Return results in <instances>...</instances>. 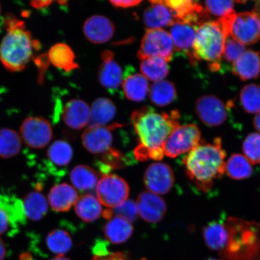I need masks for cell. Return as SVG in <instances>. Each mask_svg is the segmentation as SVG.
I'll use <instances>...</instances> for the list:
<instances>
[{
    "label": "cell",
    "instance_id": "cell-1",
    "mask_svg": "<svg viewBox=\"0 0 260 260\" xmlns=\"http://www.w3.org/2000/svg\"><path fill=\"white\" fill-rule=\"evenodd\" d=\"M179 118L177 110H172L170 114L157 113L148 106L133 112L131 119L139 142L135 150L136 160H161L165 155L162 147L165 142L180 125Z\"/></svg>",
    "mask_w": 260,
    "mask_h": 260
},
{
    "label": "cell",
    "instance_id": "cell-2",
    "mask_svg": "<svg viewBox=\"0 0 260 260\" xmlns=\"http://www.w3.org/2000/svg\"><path fill=\"white\" fill-rule=\"evenodd\" d=\"M225 157L220 138H216L213 143L199 144L184 158L185 171L198 189L207 192L214 181L225 174Z\"/></svg>",
    "mask_w": 260,
    "mask_h": 260
},
{
    "label": "cell",
    "instance_id": "cell-3",
    "mask_svg": "<svg viewBox=\"0 0 260 260\" xmlns=\"http://www.w3.org/2000/svg\"><path fill=\"white\" fill-rule=\"evenodd\" d=\"M4 24L7 34L0 44V60L11 72L24 70L32 58V51L38 50L41 44L32 40L24 22L13 15H6Z\"/></svg>",
    "mask_w": 260,
    "mask_h": 260
},
{
    "label": "cell",
    "instance_id": "cell-4",
    "mask_svg": "<svg viewBox=\"0 0 260 260\" xmlns=\"http://www.w3.org/2000/svg\"><path fill=\"white\" fill-rule=\"evenodd\" d=\"M226 36L217 21H207L198 27L194 41L193 56L197 61L221 64Z\"/></svg>",
    "mask_w": 260,
    "mask_h": 260
},
{
    "label": "cell",
    "instance_id": "cell-5",
    "mask_svg": "<svg viewBox=\"0 0 260 260\" xmlns=\"http://www.w3.org/2000/svg\"><path fill=\"white\" fill-rule=\"evenodd\" d=\"M174 50L170 32L162 28H148L142 38L138 57L141 60L151 57H160L169 62L173 57Z\"/></svg>",
    "mask_w": 260,
    "mask_h": 260
},
{
    "label": "cell",
    "instance_id": "cell-6",
    "mask_svg": "<svg viewBox=\"0 0 260 260\" xmlns=\"http://www.w3.org/2000/svg\"><path fill=\"white\" fill-rule=\"evenodd\" d=\"M200 139L201 132L196 125H179L169 136L162 150L168 157L175 158L196 147Z\"/></svg>",
    "mask_w": 260,
    "mask_h": 260
},
{
    "label": "cell",
    "instance_id": "cell-7",
    "mask_svg": "<svg viewBox=\"0 0 260 260\" xmlns=\"http://www.w3.org/2000/svg\"><path fill=\"white\" fill-rule=\"evenodd\" d=\"M96 195L100 203L113 209L127 200L129 187L123 178L114 174L103 175L98 182Z\"/></svg>",
    "mask_w": 260,
    "mask_h": 260
},
{
    "label": "cell",
    "instance_id": "cell-8",
    "mask_svg": "<svg viewBox=\"0 0 260 260\" xmlns=\"http://www.w3.org/2000/svg\"><path fill=\"white\" fill-rule=\"evenodd\" d=\"M21 138L32 149H42L53 139V128L47 119L40 116L25 118L20 127Z\"/></svg>",
    "mask_w": 260,
    "mask_h": 260
},
{
    "label": "cell",
    "instance_id": "cell-9",
    "mask_svg": "<svg viewBox=\"0 0 260 260\" xmlns=\"http://www.w3.org/2000/svg\"><path fill=\"white\" fill-rule=\"evenodd\" d=\"M230 35L243 45L254 44L260 39V18L253 12L236 14L230 27Z\"/></svg>",
    "mask_w": 260,
    "mask_h": 260
},
{
    "label": "cell",
    "instance_id": "cell-10",
    "mask_svg": "<svg viewBox=\"0 0 260 260\" xmlns=\"http://www.w3.org/2000/svg\"><path fill=\"white\" fill-rule=\"evenodd\" d=\"M122 125L114 123L107 126H89L82 135V144L87 151L94 154H102L111 148L113 130Z\"/></svg>",
    "mask_w": 260,
    "mask_h": 260
},
{
    "label": "cell",
    "instance_id": "cell-11",
    "mask_svg": "<svg viewBox=\"0 0 260 260\" xmlns=\"http://www.w3.org/2000/svg\"><path fill=\"white\" fill-rule=\"evenodd\" d=\"M175 178L170 166L162 162H155L149 166L144 175V183L151 193L165 194L173 187Z\"/></svg>",
    "mask_w": 260,
    "mask_h": 260
},
{
    "label": "cell",
    "instance_id": "cell-12",
    "mask_svg": "<svg viewBox=\"0 0 260 260\" xmlns=\"http://www.w3.org/2000/svg\"><path fill=\"white\" fill-rule=\"evenodd\" d=\"M198 117L205 125L217 126L223 124L227 119V110L222 100L214 95L199 98L195 105Z\"/></svg>",
    "mask_w": 260,
    "mask_h": 260
},
{
    "label": "cell",
    "instance_id": "cell-13",
    "mask_svg": "<svg viewBox=\"0 0 260 260\" xmlns=\"http://www.w3.org/2000/svg\"><path fill=\"white\" fill-rule=\"evenodd\" d=\"M136 206L139 215L149 223L160 222L167 213V206L165 201L158 194L150 191H143L139 194Z\"/></svg>",
    "mask_w": 260,
    "mask_h": 260
},
{
    "label": "cell",
    "instance_id": "cell-14",
    "mask_svg": "<svg viewBox=\"0 0 260 260\" xmlns=\"http://www.w3.org/2000/svg\"><path fill=\"white\" fill-rule=\"evenodd\" d=\"M198 28L197 26L180 20H175L170 28V34L175 50L186 53L191 63L197 62L193 47Z\"/></svg>",
    "mask_w": 260,
    "mask_h": 260
},
{
    "label": "cell",
    "instance_id": "cell-15",
    "mask_svg": "<svg viewBox=\"0 0 260 260\" xmlns=\"http://www.w3.org/2000/svg\"><path fill=\"white\" fill-rule=\"evenodd\" d=\"M102 60L99 71V82L110 92H114L122 83L121 67L115 60V54L112 51H104L102 53Z\"/></svg>",
    "mask_w": 260,
    "mask_h": 260
},
{
    "label": "cell",
    "instance_id": "cell-16",
    "mask_svg": "<svg viewBox=\"0 0 260 260\" xmlns=\"http://www.w3.org/2000/svg\"><path fill=\"white\" fill-rule=\"evenodd\" d=\"M115 26L103 15H93L84 22L83 31L87 40L95 44H105L115 34Z\"/></svg>",
    "mask_w": 260,
    "mask_h": 260
},
{
    "label": "cell",
    "instance_id": "cell-17",
    "mask_svg": "<svg viewBox=\"0 0 260 260\" xmlns=\"http://www.w3.org/2000/svg\"><path fill=\"white\" fill-rule=\"evenodd\" d=\"M61 116L65 124L71 128L79 130L89 124L90 109L83 100H71L64 105Z\"/></svg>",
    "mask_w": 260,
    "mask_h": 260
},
{
    "label": "cell",
    "instance_id": "cell-18",
    "mask_svg": "<svg viewBox=\"0 0 260 260\" xmlns=\"http://www.w3.org/2000/svg\"><path fill=\"white\" fill-rule=\"evenodd\" d=\"M79 194L74 187L67 183L55 185L48 195V203L56 212H67L75 206Z\"/></svg>",
    "mask_w": 260,
    "mask_h": 260
},
{
    "label": "cell",
    "instance_id": "cell-19",
    "mask_svg": "<svg viewBox=\"0 0 260 260\" xmlns=\"http://www.w3.org/2000/svg\"><path fill=\"white\" fill-rule=\"evenodd\" d=\"M151 5L145 9L143 21L148 29H159L171 25L175 21L170 8L162 1H150Z\"/></svg>",
    "mask_w": 260,
    "mask_h": 260
},
{
    "label": "cell",
    "instance_id": "cell-20",
    "mask_svg": "<svg viewBox=\"0 0 260 260\" xmlns=\"http://www.w3.org/2000/svg\"><path fill=\"white\" fill-rule=\"evenodd\" d=\"M232 72L243 81L257 78L260 74L259 52L247 50L233 63Z\"/></svg>",
    "mask_w": 260,
    "mask_h": 260
},
{
    "label": "cell",
    "instance_id": "cell-21",
    "mask_svg": "<svg viewBox=\"0 0 260 260\" xmlns=\"http://www.w3.org/2000/svg\"><path fill=\"white\" fill-rule=\"evenodd\" d=\"M48 56L54 67L65 72H70L79 68L72 48L64 43H57L48 51Z\"/></svg>",
    "mask_w": 260,
    "mask_h": 260
},
{
    "label": "cell",
    "instance_id": "cell-22",
    "mask_svg": "<svg viewBox=\"0 0 260 260\" xmlns=\"http://www.w3.org/2000/svg\"><path fill=\"white\" fill-rule=\"evenodd\" d=\"M203 235L210 249L220 252L225 249L229 238L226 224L222 222H210L204 228Z\"/></svg>",
    "mask_w": 260,
    "mask_h": 260
},
{
    "label": "cell",
    "instance_id": "cell-23",
    "mask_svg": "<svg viewBox=\"0 0 260 260\" xmlns=\"http://www.w3.org/2000/svg\"><path fill=\"white\" fill-rule=\"evenodd\" d=\"M122 88L129 100L141 102L146 99L149 91L148 80L141 74H128L123 79Z\"/></svg>",
    "mask_w": 260,
    "mask_h": 260
},
{
    "label": "cell",
    "instance_id": "cell-24",
    "mask_svg": "<svg viewBox=\"0 0 260 260\" xmlns=\"http://www.w3.org/2000/svg\"><path fill=\"white\" fill-rule=\"evenodd\" d=\"M133 233L132 223L119 217H113L110 219L104 229L107 241L115 245L127 242Z\"/></svg>",
    "mask_w": 260,
    "mask_h": 260
},
{
    "label": "cell",
    "instance_id": "cell-25",
    "mask_svg": "<svg viewBox=\"0 0 260 260\" xmlns=\"http://www.w3.org/2000/svg\"><path fill=\"white\" fill-rule=\"evenodd\" d=\"M116 108L111 100L100 98L94 101L90 108L89 126H105L115 116Z\"/></svg>",
    "mask_w": 260,
    "mask_h": 260
},
{
    "label": "cell",
    "instance_id": "cell-26",
    "mask_svg": "<svg viewBox=\"0 0 260 260\" xmlns=\"http://www.w3.org/2000/svg\"><path fill=\"white\" fill-rule=\"evenodd\" d=\"M22 203L26 217L32 221L41 220L48 213V201L38 189L26 195Z\"/></svg>",
    "mask_w": 260,
    "mask_h": 260
},
{
    "label": "cell",
    "instance_id": "cell-27",
    "mask_svg": "<svg viewBox=\"0 0 260 260\" xmlns=\"http://www.w3.org/2000/svg\"><path fill=\"white\" fill-rule=\"evenodd\" d=\"M77 215L85 222H92L102 215V207L93 195L86 194L79 198L75 204Z\"/></svg>",
    "mask_w": 260,
    "mask_h": 260
},
{
    "label": "cell",
    "instance_id": "cell-28",
    "mask_svg": "<svg viewBox=\"0 0 260 260\" xmlns=\"http://www.w3.org/2000/svg\"><path fill=\"white\" fill-rule=\"evenodd\" d=\"M131 160L121 151L111 148L97 159L96 166L103 175H106L112 170L125 168L129 165Z\"/></svg>",
    "mask_w": 260,
    "mask_h": 260
},
{
    "label": "cell",
    "instance_id": "cell-29",
    "mask_svg": "<svg viewBox=\"0 0 260 260\" xmlns=\"http://www.w3.org/2000/svg\"><path fill=\"white\" fill-rule=\"evenodd\" d=\"M0 208L8 214L13 229L25 223L23 203L14 195L0 194Z\"/></svg>",
    "mask_w": 260,
    "mask_h": 260
},
{
    "label": "cell",
    "instance_id": "cell-30",
    "mask_svg": "<svg viewBox=\"0 0 260 260\" xmlns=\"http://www.w3.org/2000/svg\"><path fill=\"white\" fill-rule=\"evenodd\" d=\"M177 96L174 84L171 81L161 80L152 84L149 89V99L154 105L167 106L174 102Z\"/></svg>",
    "mask_w": 260,
    "mask_h": 260
},
{
    "label": "cell",
    "instance_id": "cell-31",
    "mask_svg": "<svg viewBox=\"0 0 260 260\" xmlns=\"http://www.w3.org/2000/svg\"><path fill=\"white\" fill-rule=\"evenodd\" d=\"M73 186L81 191L93 189L98 184V175L93 169L86 165H78L70 174Z\"/></svg>",
    "mask_w": 260,
    "mask_h": 260
},
{
    "label": "cell",
    "instance_id": "cell-32",
    "mask_svg": "<svg viewBox=\"0 0 260 260\" xmlns=\"http://www.w3.org/2000/svg\"><path fill=\"white\" fill-rule=\"evenodd\" d=\"M168 61L160 57H151L142 60L140 69L146 79L154 81L164 80L170 73Z\"/></svg>",
    "mask_w": 260,
    "mask_h": 260
},
{
    "label": "cell",
    "instance_id": "cell-33",
    "mask_svg": "<svg viewBox=\"0 0 260 260\" xmlns=\"http://www.w3.org/2000/svg\"><path fill=\"white\" fill-rule=\"evenodd\" d=\"M45 243L48 249L57 256L64 255L73 248V240L67 231L56 229L48 233Z\"/></svg>",
    "mask_w": 260,
    "mask_h": 260
},
{
    "label": "cell",
    "instance_id": "cell-34",
    "mask_svg": "<svg viewBox=\"0 0 260 260\" xmlns=\"http://www.w3.org/2000/svg\"><path fill=\"white\" fill-rule=\"evenodd\" d=\"M47 154L51 164L63 168L67 167L72 160L73 150L69 143L63 140H57L48 148Z\"/></svg>",
    "mask_w": 260,
    "mask_h": 260
},
{
    "label": "cell",
    "instance_id": "cell-35",
    "mask_svg": "<svg viewBox=\"0 0 260 260\" xmlns=\"http://www.w3.org/2000/svg\"><path fill=\"white\" fill-rule=\"evenodd\" d=\"M22 146L21 138L14 130L0 129V157L10 158L18 155Z\"/></svg>",
    "mask_w": 260,
    "mask_h": 260
},
{
    "label": "cell",
    "instance_id": "cell-36",
    "mask_svg": "<svg viewBox=\"0 0 260 260\" xmlns=\"http://www.w3.org/2000/svg\"><path fill=\"white\" fill-rule=\"evenodd\" d=\"M252 171L251 162L242 154H233L225 164V172L228 176L235 180L249 178Z\"/></svg>",
    "mask_w": 260,
    "mask_h": 260
},
{
    "label": "cell",
    "instance_id": "cell-37",
    "mask_svg": "<svg viewBox=\"0 0 260 260\" xmlns=\"http://www.w3.org/2000/svg\"><path fill=\"white\" fill-rule=\"evenodd\" d=\"M240 99L243 108L246 112H260V86L258 84H249L244 87Z\"/></svg>",
    "mask_w": 260,
    "mask_h": 260
},
{
    "label": "cell",
    "instance_id": "cell-38",
    "mask_svg": "<svg viewBox=\"0 0 260 260\" xmlns=\"http://www.w3.org/2000/svg\"><path fill=\"white\" fill-rule=\"evenodd\" d=\"M138 214L137 206L132 200H126L113 209L105 210L102 213L103 216L106 219L110 220L113 217H119L129 223L135 222Z\"/></svg>",
    "mask_w": 260,
    "mask_h": 260
},
{
    "label": "cell",
    "instance_id": "cell-39",
    "mask_svg": "<svg viewBox=\"0 0 260 260\" xmlns=\"http://www.w3.org/2000/svg\"><path fill=\"white\" fill-rule=\"evenodd\" d=\"M243 151L251 164H260V134L251 133L243 143Z\"/></svg>",
    "mask_w": 260,
    "mask_h": 260
},
{
    "label": "cell",
    "instance_id": "cell-40",
    "mask_svg": "<svg viewBox=\"0 0 260 260\" xmlns=\"http://www.w3.org/2000/svg\"><path fill=\"white\" fill-rule=\"evenodd\" d=\"M245 47L229 35L224 44L223 56L230 63H235L245 52Z\"/></svg>",
    "mask_w": 260,
    "mask_h": 260
},
{
    "label": "cell",
    "instance_id": "cell-41",
    "mask_svg": "<svg viewBox=\"0 0 260 260\" xmlns=\"http://www.w3.org/2000/svg\"><path fill=\"white\" fill-rule=\"evenodd\" d=\"M235 1H206L205 2L206 11L208 14L220 16H226L234 11Z\"/></svg>",
    "mask_w": 260,
    "mask_h": 260
},
{
    "label": "cell",
    "instance_id": "cell-42",
    "mask_svg": "<svg viewBox=\"0 0 260 260\" xmlns=\"http://www.w3.org/2000/svg\"><path fill=\"white\" fill-rule=\"evenodd\" d=\"M92 260H130L127 255L122 252H109L107 254L103 256H94ZM139 260H146V258H142Z\"/></svg>",
    "mask_w": 260,
    "mask_h": 260
},
{
    "label": "cell",
    "instance_id": "cell-43",
    "mask_svg": "<svg viewBox=\"0 0 260 260\" xmlns=\"http://www.w3.org/2000/svg\"><path fill=\"white\" fill-rule=\"evenodd\" d=\"M10 228L12 227L8 214L0 208V235L8 232Z\"/></svg>",
    "mask_w": 260,
    "mask_h": 260
},
{
    "label": "cell",
    "instance_id": "cell-44",
    "mask_svg": "<svg viewBox=\"0 0 260 260\" xmlns=\"http://www.w3.org/2000/svg\"><path fill=\"white\" fill-rule=\"evenodd\" d=\"M35 60L36 64L37 65V67L40 68V81L41 82V81H42V77L44 76L43 72L45 70H46L48 63H50V61L49 60L48 54H47L40 55V56L36 58Z\"/></svg>",
    "mask_w": 260,
    "mask_h": 260
},
{
    "label": "cell",
    "instance_id": "cell-45",
    "mask_svg": "<svg viewBox=\"0 0 260 260\" xmlns=\"http://www.w3.org/2000/svg\"><path fill=\"white\" fill-rule=\"evenodd\" d=\"M110 3L114 7L126 9L135 7V6L141 4L142 1L131 0V1H110Z\"/></svg>",
    "mask_w": 260,
    "mask_h": 260
},
{
    "label": "cell",
    "instance_id": "cell-46",
    "mask_svg": "<svg viewBox=\"0 0 260 260\" xmlns=\"http://www.w3.org/2000/svg\"><path fill=\"white\" fill-rule=\"evenodd\" d=\"M53 2L52 1H32L30 3L31 7L37 9L47 8Z\"/></svg>",
    "mask_w": 260,
    "mask_h": 260
},
{
    "label": "cell",
    "instance_id": "cell-47",
    "mask_svg": "<svg viewBox=\"0 0 260 260\" xmlns=\"http://www.w3.org/2000/svg\"><path fill=\"white\" fill-rule=\"evenodd\" d=\"M6 249L4 242L0 238V260H3L5 258Z\"/></svg>",
    "mask_w": 260,
    "mask_h": 260
},
{
    "label": "cell",
    "instance_id": "cell-48",
    "mask_svg": "<svg viewBox=\"0 0 260 260\" xmlns=\"http://www.w3.org/2000/svg\"><path fill=\"white\" fill-rule=\"evenodd\" d=\"M253 125L258 132L260 133V112L256 115L253 119Z\"/></svg>",
    "mask_w": 260,
    "mask_h": 260
},
{
    "label": "cell",
    "instance_id": "cell-49",
    "mask_svg": "<svg viewBox=\"0 0 260 260\" xmlns=\"http://www.w3.org/2000/svg\"><path fill=\"white\" fill-rule=\"evenodd\" d=\"M253 12H255L256 15H257L260 18V1L256 2L255 5L254 9L253 11Z\"/></svg>",
    "mask_w": 260,
    "mask_h": 260
},
{
    "label": "cell",
    "instance_id": "cell-50",
    "mask_svg": "<svg viewBox=\"0 0 260 260\" xmlns=\"http://www.w3.org/2000/svg\"><path fill=\"white\" fill-rule=\"evenodd\" d=\"M50 260H70L69 258L67 257H65L64 255H59L56 256L55 257L50 259Z\"/></svg>",
    "mask_w": 260,
    "mask_h": 260
},
{
    "label": "cell",
    "instance_id": "cell-51",
    "mask_svg": "<svg viewBox=\"0 0 260 260\" xmlns=\"http://www.w3.org/2000/svg\"><path fill=\"white\" fill-rule=\"evenodd\" d=\"M206 260H219V259H216V258H210V259H208Z\"/></svg>",
    "mask_w": 260,
    "mask_h": 260
},
{
    "label": "cell",
    "instance_id": "cell-52",
    "mask_svg": "<svg viewBox=\"0 0 260 260\" xmlns=\"http://www.w3.org/2000/svg\"><path fill=\"white\" fill-rule=\"evenodd\" d=\"M0 12H1V6H0Z\"/></svg>",
    "mask_w": 260,
    "mask_h": 260
}]
</instances>
